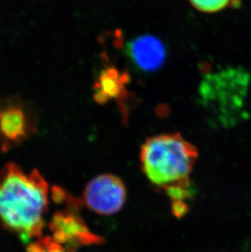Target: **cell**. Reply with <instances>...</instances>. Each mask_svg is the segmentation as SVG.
Here are the masks:
<instances>
[{"label":"cell","mask_w":251,"mask_h":252,"mask_svg":"<svg viewBox=\"0 0 251 252\" xmlns=\"http://www.w3.org/2000/svg\"><path fill=\"white\" fill-rule=\"evenodd\" d=\"M191 4L202 12H216L232 4V0H189Z\"/></svg>","instance_id":"obj_9"},{"label":"cell","mask_w":251,"mask_h":252,"mask_svg":"<svg viewBox=\"0 0 251 252\" xmlns=\"http://www.w3.org/2000/svg\"><path fill=\"white\" fill-rule=\"evenodd\" d=\"M126 53L133 64L141 71H155L164 64L166 49L154 36L142 35L128 43Z\"/></svg>","instance_id":"obj_6"},{"label":"cell","mask_w":251,"mask_h":252,"mask_svg":"<svg viewBox=\"0 0 251 252\" xmlns=\"http://www.w3.org/2000/svg\"><path fill=\"white\" fill-rule=\"evenodd\" d=\"M52 198L58 204L65 205L64 210L57 211L49 222L52 238L69 252L82 246L101 243V238L91 232L85 222L78 215L79 202L61 188H53Z\"/></svg>","instance_id":"obj_3"},{"label":"cell","mask_w":251,"mask_h":252,"mask_svg":"<svg viewBox=\"0 0 251 252\" xmlns=\"http://www.w3.org/2000/svg\"><path fill=\"white\" fill-rule=\"evenodd\" d=\"M48 206L49 187L36 169L10 162L0 171V221L24 243L40 237Z\"/></svg>","instance_id":"obj_1"},{"label":"cell","mask_w":251,"mask_h":252,"mask_svg":"<svg viewBox=\"0 0 251 252\" xmlns=\"http://www.w3.org/2000/svg\"><path fill=\"white\" fill-rule=\"evenodd\" d=\"M198 158L194 145L180 133L161 134L148 138L140 149V164L148 180L164 189L174 203L189 193V177Z\"/></svg>","instance_id":"obj_2"},{"label":"cell","mask_w":251,"mask_h":252,"mask_svg":"<svg viewBox=\"0 0 251 252\" xmlns=\"http://www.w3.org/2000/svg\"><path fill=\"white\" fill-rule=\"evenodd\" d=\"M26 252H69L51 237L39 238L31 243Z\"/></svg>","instance_id":"obj_8"},{"label":"cell","mask_w":251,"mask_h":252,"mask_svg":"<svg viewBox=\"0 0 251 252\" xmlns=\"http://www.w3.org/2000/svg\"><path fill=\"white\" fill-rule=\"evenodd\" d=\"M126 84V76L114 67L102 70L94 85V99L99 104H105L122 95Z\"/></svg>","instance_id":"obj_7"},{"label":"cell","mask_w":251,"mask_h":252,"mask_svg":"<svg viewBox=\"0 0 251 252\" xmlns=\"http://www.w3.org/2000/svg\"><path fill=\"white\" fill-rule=\"evenodd\" d=\"M126 190L124 181L114 175H100L87 185L83 191V202L95 214L111 216L124 207Z\"/></svg>","instance_id":"obj_5"},{"label":"cell","mask_w":251,"mask_h":252,"mask_svg":"<svg viewBox=\"0 0 251 252\" xmlns=\"http://www.w3.org/2000/svg\"><path fill=\"white\" fill-rule=\"evenodd\" d=\"M37 114L20 97L0 100V145L3 151L19 145L37 130Z\"/></svg>","instance_id":"obj_4"}]
</instances>
